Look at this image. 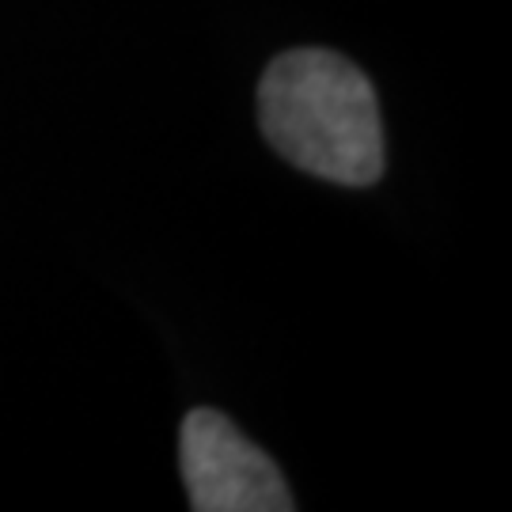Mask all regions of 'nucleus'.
<instances>
[{"mask_svg": "<svg viewBox=\"0 0 512 512\" xmlns=\"http://www.w3.org/2000/svg\"><path fill=\"white\" fill-rule=\"evenodd\" d=\"M179 463L198 512H289L293 494L277 463L217 410H194L183 421Z\"/></svg>", "mask_w": 512, "mask_h": 512, "instance_id": "f03ea898", "label": "nucleus"}, {"mask_svg": "<svg viewBox=\"0 0 512 512\" xmlns=\"http://www.w3.org/2000/svg\"><path fill=\"white\" fill-rule=\"evenodd\" d=\"M266 141L300 171L342 186L384 175V126L368 76L330 50H289L262 76Z\"/></svg>", "mask_w": 512, "mask_h": 512, "instance_id": "f257e3e1", "label": "nucleus"}]
</instances>
